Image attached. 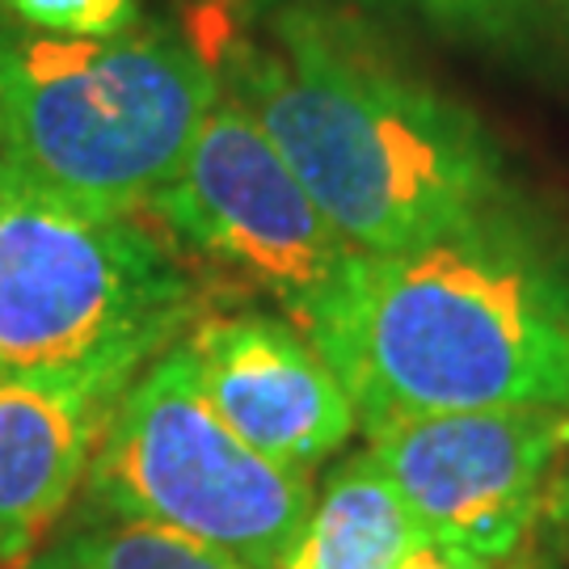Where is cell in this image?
Segmentation results:
<instances>
[{"instance_id": "1", "label": "cell", "mask_w": 569, "mask_h": 569, "mask_svg": "<svg viewBox=\"0 0 569 569\" xmlns=\"http://www.w3.org/2000/svg\"><path fill=\"white\" fill-rule=\"evenodd\" d=\"M232 102L266 131L359 253H401L502 216L486 127L350 18L287 4L228 60Z\"/></svg>"}, {"instance_id": "2", "label": "cell", "mask_w": 569, "mask_h": 569, "mask_svg": "<svg viewBox=\"0 0 569 569\" xmlns=\"http://www.w3.org/2000/svg\"><path fill=\"white\" fill-rule=\"evenodd\" d=\"M359 409H569V287L498 216L401 253H359L305 321Z\"/></svg>"}, {"instance_id": "3", "label": "cell", "mask_w": 569, "mask_h": 569, "mask_svg": "<svg viewBox=\"0 0 569 569\" xmlns=\"http://www.w3.org/2000/svg\"><path fill=\"white\" fill-rule=\"evenodd\" d=\"M220 102L216 68L164 30L60 39L0 0V169L106 211L152 207Z\"/></svg>"}, {"instance_id": "4", "label": "cell", "mask_w": 569, "mask_h": 569, "mask_svg": "<svg viewBox=\"0 0 569 569\" xmlns=\"http://www.w3.org/2000/svg\"><path fill=\"white\" fill-rule=\"evenodd\" d=\"M194 287L140 220L0 169V371L152 363L182 338Z\"/></svg>"}, {"instance_id": "5", "label": "cell", "mask_w": 569, "mask_h": 569, "mask_svg": "<svg viewBox=\"0 0 569 569\" xmlns=\"http://www.w3.org/2000/svg\"><path fill=\"white\" fill-rule=\"evenodd\" d=\"M312 493V477L266 460L211 409L182 338L127 385L89 468L93 510L173 528L253 569H283Z\"/></svg>"}, {"instance_id": "6", "label": "cell", "mask_w": 569, "mask_h": 569, "mask_svg": "<svg viewBox=\"0 0 569 569\" xmlns=\"http://www.w3.org/2000/svg\"><path fill=\"white\" fill-rule=\"evenodd\" d=\"M152 211L199 258L274 296L300 329L359 258L232 98L207 110Z\"/></svg>"}, {"instance_id": "7", "label": "cell", "mask_w": 569, "mask_h": 569, "mask_svg": "<svg viewBox=\"0 0 569 569\" xmlns=\"http://www.w3.org/2000/svg\"><path fill=\"white\" fill-rule=\"evenodd\" d=\"M363 430L430 540L486 561L519 557L569 456V409L549 406L406 413Z\"/></svg>"}, {"instance_id": "8", "label": "cell", "mask_w": 569, "mask_h": 569, "mask_svg": "<svg viewBox=\"0 0 569 569\" xmlns=\"http://www.w3.org/2000/svg\"><path fill=\"white\" fill-rule=\"evenodd\" d=\"M211 409L266 460L305 472L355 439L359 409L300 326L262 312H220L182 333Z\"/></svg>"}, {"instance_id": "9", "label": "cell", "mask_w": 569, "mask_h": 569, "mask_svg": "<svg viewBox=\"0 0 569 569\" xmlns=\"http://www.w3.org/2000/svg\"><path fill=\"white\" fill-rule=\"evenodd\" d=\"M143 367L0 371V569H26L51 540L89 481L110 413Z\"/></svg>"}, {"instance_id": "10", "label": "cell", "mask_w": 569, "mask_h": 569, "mask_svg": "<svg viewBox=\"0 0 569 569\" xmlns=\"http://www.w3.org/2000/svg\"><path fill=\"white\" fill-rule=\"evenodd\" d=\"M427 545L435 540L406 493L371 451H359L329 468L321 493H312V510L283 569H401Z\"/></svg>"}, {"instance_id": "11", "label": "cell", "mask_w": 569, "mask_h": 569, "mask_svg": "<svg viewBox=\"0 0 569 569\" xmlns=\"http://www.w3.org/2000/svg\"><path fill=\"white\" fill-rule=\"evenodd\" d=\"M26 569H253L211 549L194 536H182L161 523L122 519L98 510L60 540H47L42 552Z\"/></svg>"}, {"instance_id": "12", "label": "cell", "mask_w": 569, "mask_h": 569, "mask_svg": "<svg viewBox=\"0 0 569 569\" xmlns=\"http://www.w3.org/2000/svg\"><path fill=\"white\" fill-rule=\"evenodd\" d=\"M397 9H413L418 18L443 26L451 34L486 42H515L549 21L569 0H380Z\"/></svg>"}, {"instance_id": "13", "label": "cell", "mask_w": 569, "mask_h": 569, "mask_svg": "<svg viewBox=\"0 0 569 569\" xmlns=\"http://www.w3.org/2000/svg\"><path fill=\"white\" fill-rule=\"evenodd\" d=\"M4 9L60 39H119L140 26V0H4Z\"/></svg>"}, {"instance_id": "14", "label": "cell", "mask_w": 569, "mask_h": 569, "mask_svg": "<svg viewBox=\"0 0 569 569\" xmlns=\"http://www.w3.org/2000/svg\"><path fill=\"white\" fill-rule=\"evenodd\" d=\"M401 569H540V566H528L519 557H510V561H486V557L448 549V545H427L422 552H413Z\"/></svg>"}, {"instance_id": "15", "label": "cell", "mask_w": 569, "mask_h": 569, "mask_svg": "<svg viewBox=\"0 0 569 569\" xmlns=\"http://www.w3.org/2000/svg\"><path fill=\"white\" fill-rule=\"evenodd\" d=\"M552 507H557V515L569 523V468L561 472V481H557V493H552Z\"/></svg>"}]
</instances>
